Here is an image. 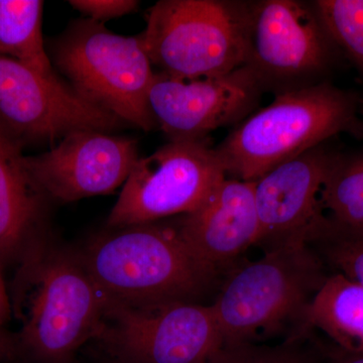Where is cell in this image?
I'll return each mask as SVG.
<instances>
[{"label":"cell","instance_id":"obj_19","mask_svg":"<svg viewBox=\"0 0 363 363\" xmlns=\"http://www.w3.org/2000/svg\"><path fill=\"white\" fill-rule=\"evenodd\" d=\"M314 329L276 344H224L209 363H326L328 347Z\"/></svg>","mask_w":363,"mask_h":363},{"label":"cell","instance_id":"obj_10","mask_svg":"<svg viewBox=\"0 0 363 363\" xmlns=\"http://www.w3.org/2000/svg\"><path fill=\"white\" fill-rule=\"evenodd\" d=\"M0 123L23 145H54L82 130L111 131L125 124L77 94L63 79H50L0 56Z\"/></svg>","mask_w":363,"mask_h":363},{"label":"cell","instance_id":"obj_22","mask_svg":"<svg viewBox=\"0 0 363 363\" xmlns=\"http://www.w3.org/2000/svg\"><path fill=\"white\" fill-rule=\"evenodd\" d=\"M71 6L86 18L104 23L133 13L138 6L135 0H73Z\"/></svg>","mask_w":363,"mask_h":363},{"label":"cell","instance_id":"obj_7","mask_svg":"<svg viewBox=\"0 0 363 363\" xmlns=\"http://www.w3.org/2000/svg\"><path fill=\"white\" fill-rule=\"evenodd\" d=\"M337 52L312 2L250 1L243 66L264 92L279 95L325 82Z\"/></svg>","mask_w":363,"mask_h":363},{"label":"cell","instance_id":"obj_27","mask_svg":"<svg viewBox=\"0 0 363 363\" xmlns=\"http://www.w3.org/2000/svg\"><path fill=\"white\" fill-rule=\"evenodd\" d=\"M4 328V327H0V329Z\"/></svg>","mask_w":363,"mask_h":363},{"label":"cell","instance_id":"obj_11","mask_svg":"<svg viewBox=\"0 0 363 363\" xmlns=\"http://www.w3.org/2000/svg\"><path fill=\"white\" fill-rule=\"evenodd\" d=\"M264 93L245 66L211 77L182 78L156 72L149 104L157 125L169 140H202L252 116Z\"/></svg>","mask_w":363,"mask_h":363},{"label":"cell","instance_id":"obj_12","mask_svg":"<svg viewBox=\"0 0 363 363\" xmlns=\"http://www.w3.org/2000/svg\"><path fill=\"white\" fill-rule=\"evenodd\" d=\"M138 159L135 140L92 130L74 131L47 152L25 157L50 202L61 203L111 194Z\"/></svg>","mask_w":363,"mask_h":363},{"label":"cell","instance_id":"obj_4","mask_svg":"<svg viewBox=\"0 0 363 363\" xmlns=\"http://www.w3.org/2000/svg\"><path fill=\"white\" fill-rule=\"evenodd\" d=\"M343 133L362 135L359 101L353 93L325 81L276 95L215 149L227 177L253 182Z\"/></svg>","mask_w":363,"mask_h":363},{"label":"cell","instance_id":"obj_6","mask_svg":"<svg viewBox=\"0 0 363 363\" xmlns=\"http://www.w3.org/2000/svg\"><path fill=\"white\" fill-rule=\"evenodd\" d=\"M250 1L162 0L150 7L143 48L159 72L223 75L245 65Z\"/></svg>","mask_w":363,"mask_h":363},{"label":"cell","instance_id":"obj_17","mask_svg":"<svg viewBox=\"0 0 363 363\" xmlns=\"http://www.w3.org/2000/svg\"><path fill=\"white\" fill-rule=\"evenodd\" d=\"M308 322L332 345L363 355V286L331 272L313 301Z\"/></svg>","mask_w":363,"mask_h":363},{"label":"cell","instance_id":"obj_26","mask_svg":"<svg viewBox=\"0 0 363 363\" xmlns=\"http://www.w3.org/2000/svg\"><path fill=\"white\" fill-rule=\"evenodd\" d=\"M362 116H363V109H362Z\"/></svg>","mask_w":363,"mask_h":363},{"label":"cell","instance_id":"obj_24","mask_svg":"<svg viewBox=\"0 0 363 363\" xmlns=\"http://www.w3.org/2000/svg\"><path fill=\"white\" fill-rule=\"evenodd\" d=\"M18 340L0 329V362L11 359L18 350Z\"/></svg>","mask_w":363,"mask_h":363},{"label":"cell","instance_id":"obj_3","mask_svg":"<svg viewBox=\"0 0 363 363\" xmlns=\"http://www.w3.org/2000/svg\"><path fill=\"white\" fill-rule=\"evenodd\" d=\"M107 300L123 304L201 303L223 272L200 259L174 224L116 228L81 253Z\"/></svg>","mask_w":363,"mask_h":363},{"label":"cell","instance_id":"obj_20","mask_svg":"<svg viewBox=\"0 0 363 363\" xmlns=\"http://www.w3.org/2000/svg\"><path fill=\"white\" fill-rule=\"evenodd\" d=\"M325 30L363 73V0L311 1Z\"/></svg>","mask_w":363,"mask_h":363},{"label":"cell","instance_id":"obj_21","mask_svg":"<svg viewBox=\"0 0 363 363\" xmlns=\"http://www.w3.org/2000/svg\"><path fill=\"white\" fill-rule=\"evenodd\" d=\"M305 241L329 271L363 286V238L309 235Z\"/></svg>","mask_w":363,"mask_h":363},{"label":"cell","instance_id":"obj_1","mask_svg":"<svg viewBox=\"0 0 363 363\" xmlns=\"http://www.w3.org/2000/svg\"><path fill=\"white\" fill-rule=\"evenodd\" d=\"M14 279L11 312L21 323L18 345L39 363H71L96 338L106 298L82 255L45 238L28 248Z\"/></svg>","mask_w":363,"mask_h":363},{"label":"cell","instance_id":"obj_5","mask_svg":"<svg viewBox=\"0 0 363 363\" xmlns=\"http://www.w3.org/2000/svg\"><path fill=\"white\" fill-rule=\"evenodd\" d=\"M48 52L60 77L81 97L125 124L156 128L149 104L156 72L140 35H117L85 18L72 21Z\"/></svg>","mask_w":363,"mask_h":363},{"label":"cell","instance_id":"obj_23","mask_svg":"<svg viewBox=\"0 0 363 363\" xmlns=\"http://www.w3.org/2000/svg\"><path fill=\"white\" fill-rule=\"evenodd\" d=\"M326 363H363V355L346 352L336 346H328Z\"/></svg>","mask_w":363,"mask_h":363},{"label":"cell","instance_id":"obj_25","mask_svg":"<svg viewBox=\"0 0 363 363\" xmlns=\"http://www.w3.org/2000/svg\"><path fill=\"white\" fill-rule=\"evenodd\" d=\"M11 297L7 293L6 284L2 278L1 269H0V327L9 321L11 316Z\"/></svg>","mask_w":363,"mask_h":363},{"label":"cell","instance_id":"obj_15","mask_svg":"<svg viewBox=\"0 0 363 363\" xmlns=\"http://www.w3.org/2000/svg\"><path fill=\"white\" fill-rule=\"evenodd\" d=\"M23 147L0 123V262L21 260L45 238L50 200L26 167Z\"/></svg>","mask_w":363,"mask_h":363},{"label":"cell","instance_id":"obj_13","mask_svg":"<svg viewBox=\"0 0 363 363\" xmlns=\"http://www.w3.org/2000/svg\"><path fill=\"white\" fill-rule=\"evenodd\" d=\"M326 143L279 164L253 181L259 222L255 245L264 252L293 241L305 240L316 216L320 189L338 152Z\"/></svg>","mask_w":363,"mask_h":363},{"label":"cell","instance_id":"obj_14","mask_svg":"<svg viewBox=\"0 0 363 363\" xmlns=\"http://www.w3.org/2000/svg\"><path fill=\"white\" fill-rule=\"evenodd\" d=\"M174 225L203 262L223 274L233 269V262L259 238L255 182L226 177L201 206Z\"/></svg>","mask_w":363,"mask_h":363},{"label":"cell","instance_id":"obj_16","mask_svg":"<svg viewBox=\"0 0 363 363\" xmlns=\"http://www.w3.org/2000/svg\"><path fill=\"white\" fill-rule=\"evenodd\" d=\"M309 235L363 238V152H337L318 196Z\"/></svg>","mask_w":363,"mask_h":363},{"label":"cell","instance_id":"obj_8","mask_svg":"<svg viewBox=\"0 0 363 363\" xmlns=\"http://www.w3.org/2000/svg\"><path fill=\"white\" fill-rule=\"evenodd\" d=\"M117 363H209L223 341L211 304L107 300L96 338Z\"/></svg>","mask_w":363,"mask_h":363},{"label":"cell","instance_id":"obj_18","mask_svg":"<svg viewBox=\"0 0 363 363\" xmlns=\"http://www.w3.org/2000/svg\"><path fill=\"white\" fill-rule=\"evenodd\" d=\"M42 0H0V56L50 79H60L43 35Z\"/></svg>","mask_w":363,"mask_h":363},{"label":"cell","instance_id":"obj_2","mask_svg":"<svg viewBox=\"0 0 363 363\" xmlns=\"http://www.w3.org/2000/svg\"><path fill=\"white\" fill-rule=\"evenodd\" d=\"M331 272L305 240L230 272L212 303L223 344L264 343L309 330L310 308Z\"/></svg>","mask_w":363,"mask_h":363},{"label":"cell","instance_id":"obj_9","mask_svg":"<svg viewBox=\"0 0 363 363\" xmlns=\"http://www.w3.org/2000/svg\"><path fill=\"white\" fill-rule=\"evenodd\" d=\"M226 177L209 138L169 140L135 162L107 225L123 228L194 212Z\"/></svg>","mask_w":363,"mask_h":363}]
</instances>
